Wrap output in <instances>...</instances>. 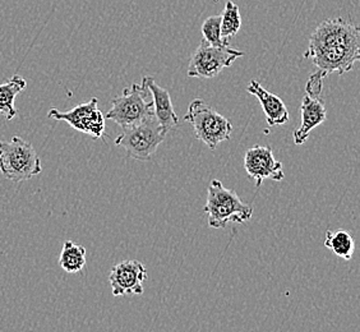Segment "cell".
Here are the masks:
<instances>
[{
	"instance_id": "cell-6",
	"label": "cell",
	"mask_w": 360,
	"mask_h": 332,
	"mask_svg": "<svg viewBox=\"0 0 360 332\" xmlns=\"http://www.w3.org/2000/svg\"><path fill=\"white\" fill-rule=\"evenodd\" d=\"M242 56H244L243 51L230 48V45L214 46L202 40L189 60L188 77L214 78Z\"/></svg>"
},
{
	"instance_id": "cell-12",
	"label": "cell",
	"mask_w": 360,
	"mask_h": 332,
	"mask_svg": "<svg viewBox=\"0 0 360 332\" xmlns=\"http://www.w3.org/2000/svg\"><path fill=\"white\" fill-rule=\"evenodd\" d=\"M247 91L250 92V95L257 97V100L262 105V109L266 115V122L270 128L275 127V125L286 124L289 122V111L286 109V105L280 97L271 94L269 91L266 90L264 87L261 86V83L257 81H250Z\"/></svg>"
},
{
	"instance_id": "cell-5",
	"label": "cell",
	"mask_w": 360,
	"mask_h": 332,
	"mask_svg": "<svg viewBox=\"0 0 360 332\" xmlns=\"http://www.w3.org/2000/svg\"><path fill=\"white\" fill-rule=\"evenodd\" d=\"M167 132L153 115L139 124L124 128L115 139V145L123 147L129 159L147 161L167 139Z\"/></svg>"
},
{
	"instance_id": "cell-18",
	"label": "cell",
	"mask_w": 360,
	"mask_h": 332,
	"mask_svg": "<svg viewBox=\"0 0 360 332\" xmlns=\"http://www.w3.org/2000/svg\"><path fill=\"white\" fill-rule=\"evenodd\" d=\"M203 40L214 46H226L230 45L226 39L221 36V15H212L202 25Z\"/></svg>"
},
{
	"instance_id": "cell-19",
	"label": "cell",
	"mask_w": 360,
	"mask_h": 332,
	"mask_svg": "<svg viewBox=\"0 0 360 332\" xmlns=\"http://www.w3.org/2000/svg\"><path fill=\"white\" fill-rule=\"evenodd\" d=\"M323 79L325 76L322 72H316L313 73L312 76L309 77L307 86H305V91L307 95L312 97H319L321 92H322V86H323Z\"/></svg>"
},
{
	"instance_id": "cell-4",
	"label": "cell",
	"mask_w": 360,
	"mask_h": 332,
	"mask_svg": "<svg viewBox=\"0 0 360 332\" xmlns=\"http://www.w3.org/2000/svg\"><path fill=\"white\" fill-rule=\"evenodd\" d=\"M184 120L193 127L197 139L210 150H215L224 141H228L233 132V124L201 98L193 100L184 115Z\"/></svg>"
},
{
	"instance_id": "cell-11",
	"label": "cell",
	"mask_w": 360,
	"mask_h": 332,
	"mask_svg": "<svg viewBox=\"0 0 360 332\" xmlns=\"http://www.w3.org/2000/svg\"><path fill=\"white\" fill-rule=\"evenodd\" d=\"M302 124L294 131V143L303 145L309 137L311 132L322 124L327 118L325 103L319 97H312L305 94L302 101Z\"/></svg>"
},
{
	"instance_id": "cell-10",
	"label": "cell",
	"mask_w": 360,
	"mask_h": 332,
	"mask_svg": "<svg viewBox=\"0 0 360 332\" xmlns=\"http://www.w3.org/2000/svg\"><path fill=\"white\" fill-rule=\"evenodd\" d=\"M147 280L146 267L139 261H124L111 269V290L115 297L142 294L143 283Z\"/></svg>"
},
{
	"instance_id": "cell-17",
	"label": "cell",
	"mask_w": 360,
	"mask_h": 332,
	"mask_svg": "<svg viewBox=\"0 0 360 332\" xmlns=\"http://www.w3.org/2000/svg\"><path fill=\"white\" fill-rule=\"evenodd\" d=\"M221 36L228 40L229 37L236 36L242 27V15L239 6L234 1L228 0L221 14Z\"/></svg>"
},
{
	"instance_id": "cell-7",
	"label": "cell",
	"mask_w": 360,
	"mask_h": 332,
	"mask_svg": "<svg viewBox=\"0 0 360 332\" xmlns=\"http://www.w3.org/2000/svg\"><path fill=\"white\" fill-rule=\"evenodd\" d=\"M49 118L65 122L76 131L89 134L94 139H103L105 132V115L98 109L96 97L91 98L89 103L77 105L76 108L68 111L58 110L56 108L50 109Z\"/></svg>"
},
{
	"instance_id": "cell-2",
	"label": "cell",
	"mask_w": 360,
	"mask_h": 332,
	"mask_svg": "<svg viewBox=\"0 0 360 332\" xmlns=\"http://www.w3.org/2000/svg\"><path fill=\"white\" fill-rule=\"evenodd\" d=\"M41 172V159L30 142L17 136L11 141H0V173L6 179L21 183Z\"/></svg>"
},
{
	"instance_id": "cell-9",
	"label": "cell",
	"mask_w": 360,
	"mask_h": 332,
	"mask_svg": "<svg viewBox=\"0 0 360 332\" xmlns=\"http://www.w3.org/2000/svg\"><path fill=\"white\" fill-rule=\"evenodd\" d=\"M244 167L250 178L256 180V188L261 187L266 179H284L283 164L275 159L270 146H255L250 148L244 156Z\"/></svg>"
},
{
	"instance_id": "cell-8",
	"label": "cell",
	"mask_w": 360,
	"mask_h": 332,
	"mask_svg": "<svg viewBox=\"0 0 360 332\" xmlns=\"http://www.w3.org/2000/svg\"><path fill=\"white\" fill-rule=\"evenodd\" d=\"M304 58L311 59L325 77L331 73L345 75L353 70L355 63L359 62L360 45L307 50Z\"/></svg>"
},
{
	"instance_id": "cell-13",
	"label": "cell",
	"mask_w": 360,
	"mask_h": 332,
	"mask_svg": "<svg viewBox=\"0 0 360 332\" xmlns=\"http://www.w3.org/2000/svg\"><path fill=\"white\" fill-rule=\"evenodd\" d=\"M146 82L151 91L155 118L158 119L160 124L162 125L167 131L175 129L179 125V117L174 110L169 91L160 87L159 84L155 82L153 77L146 76Z\"/></svg>"
},
{
	"instance_id": "cell-15",
	"label": "cell",
	"mask_w": 360,
	"mask_h": 332,
	"mask_svg": "<svg viewBox=\"0 0 360 332\" xmlns=\"http://www.w3.org/2000/svg\"><path fill=\"white\" fill-rule=\"evenodd\" d=\"M326 248L333 250L336 256L350 261L354 256L355 252V242L354 238L350 233H347L345 230H338V231H331L327 230L325 239Z\"/></svg>"
},
{
	"instance_id": "cell-16",
	"label": "cell",
	"mask_w": 360,
	"mask_h": 332,
	"mask_svg": "<svg viewBox=\"0 0 360 332\" xmlns=\"http://www.w3.org/2000/svg\"><path fill=\"white\" fill-rule=\"evenodd\" d=\"M59 264L68 274H77L86 266V248L82 245L67 241L63 245L59 257Z\"/></svg>"
},
{
	"instance_id": "cell-3",
	"label": "cell",
	"mask_w": 360,
	"mask_h": 332,
	"mask_svg": "<svg viewBox=\"0 0 360 332\" xmlns=\"http://www.w3.org/2000/svg\"><path fill=\"white\" fill-rule=\"evenodd\" d=\"M151 96V91L143 77L142 82L133 83L131 87L123 90L120 96L111 100V109L105 118L110 119L120 125L123 129L139 124L146 119L155 115L153 101L147 97Z\"/></svg>"
},
{
	"instance_id": "cell-1",
	"label": "cell",
	"mask_w": 360,
	"mask_h": 332,
	"mask_svg": "<svg viewBox=\"0 0 360 332\" xmlns=\"http://www.w3.org/2000/svg\"><path fill=\"white\" fill-rule=\"evenodd\" d=\"M205 212L210 228L225 229L229 222L243 224L250 220L253 208L245 205L236 192L224 187L220 180L214 179L208 187Z\"/></svg>"
},
{
	"instance_id": "cell-14",
	"label": "cell",
	"mask_w": 360,
	"mask_h": 332,
	"mask_svg": "<svg viewBox=\"0 0 360 332\" xmlns=\"http://www.w3.org/2000/svg\"><path fill=\"white\" fill-rule=\"evenodd\" d=\"M26 87V79L18 75H14L8 82L0 84V114H3L7 120H12L17 115L14 101L17 95Z\"/></svg>"
}]
</instances>
